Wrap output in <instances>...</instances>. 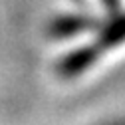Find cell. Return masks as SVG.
Here are the masks:
<instances>
[{"mask_svg":"<svg viewBox=\"0 0 125 125\" xmlns=\"http://www.w3.org/2000/svg\"><path fill=\"white\" fill-rule=\"evenodd\" d=\"M99 28V22L93 16H85V14H62L56 16L48 24V34L52 38H72L80 36L87 30Z\"/></svg>","mask_w":125,"mask_h":125,"instance_id":"cell-2","label":"cell"},{"mask_svg":"<svg viewBox=\"0 0 125 125\" xmlns=\"http://www.w3.org/2000/svg\"><path fill=\"white\" fill-rule=\"evenodd\" d=\"M99 56H101V50L95 44L80 46V48H75L60 58V62L56 64V72L62 77H77L95 64Z\"/></svg>","mask_w":125,"mask_h":125,"instance_id":"cell-1","label":"cell"},{"mask_svg":"<svg viewBox=\"0 0 125 125\" xmlns=\"http://www.w3.org/2000/svg\"><path fill=\"white\" fill-rule=\"evenodd\" d=\"M123 42H125V12L117 14L111 22L101 26L99 34H97V38H95L93 44L101 50V54H105L109 50L117 48V46H121Z\"/></svg>","mask_w":125,"mask_h":125,"instance_id":"cell-3","label":"cell"}]
</instances>
